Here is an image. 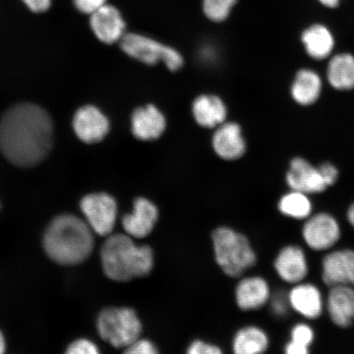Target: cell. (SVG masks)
Segmentation results:
<instances>
[{
  "instance_id": "8992f818",
  "label": "cell",
  "mask_w": 354,
  "mask_h": 354,
  "mask_svg": "<svg viewBox=\"0 0 354 354\" xmlns=\"http://www.w3.org/2000/svg\"><path fill=\"white\" fill-rule=\"evenodd\" d=\"M97 328L101 338L113 347L127 348L140 339L142 324L129 308H108L100 313Z\"/></svg>"
},
{
  "instance_id": "4dcf8cb0",
  "label": "cell",
  "mask_w": 354,
  "mask_h": 354,
  "mask_svg": "<svg viewBox=\"0 0 354 354\" xmlns=\"http://www.w3.org/2000/svg\"><path fill=\"white\" fill-rule=\"evenodd\" d=\"M75 6L80 12L91 15L104 6L107 0H73Z\"/></svg>"
},
{
  "instance_id": "5b68a950",
  "label": "cell",
  "mask_w": 354,
  "mask_h": 354,
  "mask_svg": "<svg viewBox=\"0 0 354 354\" xmlns=\"http://www.w3.org/2000/svg\"><path fill=\"white\" fill-rule=\"evenodd\" d=\"M120 46L128 56L146 65L162 63L171 72H177L184 66V57L176 48L144 35L126 33Z\"/></svg>"
},
{
  "instance_id": "ba28073f",
  "label": "cell",
  "mask_w": 354,
  "mask_h": 354,
  "mask_svg": "<svg viewBox=\"0 0 354 354\" xmlns=\"http://www.w3.org/2000/svg\"><path fill=\"white\" fill-rule=\"evenodd\" d=\"M302 234L306 245L315 251L331 249L342 237L337 220L327 212L310 216L304 225Z\"/></svg>"
},
{
  "instance_id": "cb8c5ba5",
  "label": "cell",
  "mask_w": 354,
  "mask_h": 354,
  "mask_svg": "<svg viewBox=\"0 0 354 354\" xmlns=\"http://www.w3.org/2000/svg\"><path fill=\"white\" fill-rule=\"evenodd\" d=\"M268 345L267 334L259 327L250 326L237 332L232 346L237 354H258L267 351Z\"/></svg>"
},
{
  "instance_id": "e575fe53",
  "label": "cell",
  "mask_w": 354,
  "mask_h": 354,
  "mask_svg": "<svg viewBox=\"0 0 354 354\" xmlns=\"http://www.w3.org/2000/svg\"><path fill=\"white\" fill-rule=\"evenodd\" d=\"M323 6L329 8H335L339 6L342 0H317Z\"/></svg>"
},
{
  "instance_id": "9a60e30c",
  "label": "cell",
  "mask_w": 354,
  "mask_h": 354,
  "mask_svg": "<svg viewBox=\"0 0 354 354\" xmlns=\"http://www.w3.org/2000/svg\"><path fill=\"white\" fill-rule=\"evenodd\" d=\"M90 22L93 32L104 44L120 41L126 34V24L121 12L108 4L92 13Z\"/></svg>"
},
{
  "instance_id": "9c48e42d",
  "label": "cell",
  "mask_w": 354,
  "mask_h": 354,
  "mask_svg": "<svg viewBox=\"0 0 354 354\" xmlns=\"http://www.w3.org/2000/svg\"><path fill=\"white\" fill-rule=\"evenodd\" d=\"M212 147L219 158L237 160L245 153L247 143L242 128L234 122H225L216 127L212 137Z\"/></svg>"
},
{
  "instance_id": "d590c367",
  "label": "cell",
  "mask_w": 354,
  "mask_h": 354,
  "mask_svg": "<svg viewBox=\"0 0 354 354\" xmlns=\"http://www.w3.org/2000/svg\"><path fill=\"white\" fill-rule=\"evenodd\" d=\"M347 219L354 229V203L349 206L347 212Z\"/></svg>"
},
{
  "instance_id": "8fae6325",
  "label": "cell",
  "mask_w": 354,
  "mask_h": 354,
  "mask_svg": "<svg viewBox=\"0 0 354 354\" xmlns=\"http://www.w3.org/2000/svg\"><path fill=\"white\" fill-rule=\"evenodd\" d=\"M286 183L292 190L308 194L326 192L327 185L319 167H315L306 159L295 158L286 174Z\"/></svg>"
},
{
  "instance_id": "2e32d148",
  "label": "cell",
  "mask_w": 354,
  "mask_h": 354,
  "mask_svg": "<svg viewBox=\"0 0 354 354\" xmlns=\"http://www.w3.org/2000/svg\"><path fill=\"white\" fill-rule=\"evenodd\" d=\"M274 265L278 276L290 284H299L308 276L306 254L299 246L288 245L283 248Z\"/></svg>"
},
{
  "instance_id": "836d02e7",
  "label": "cell",
  "mask_w": 354,
  "mask_h": 354,
  "mask_svg": "<svg viewBox=\"0 0 354 354\" xmlns=\"http://www.w3.org/2000/svg\"><path fill=\"white\" fill-rule=\"evenodd\" d=\"M30 11L34 12H44L48 10L51 6L52 0H22Z\"/></svg>"
},
{
  "instance_id": "4fadbf2b",
  "label": "cell",
  "mask_w": 354,
  "mask_h": 354,
  "mask_svg": "<svg viewBox=\"0 0 354 354\" xmlns=\"http://www.w3.org/2000/svg\"><path fill=\"white\" fill-rule=\"evenodd\" d=\"M131 121L133 136L142 141L160 138L167 125L165 113L153 104L137 108L131 115Z\"/></svg>"
},
{
  "instance_id": "4316f807",
  "label": "cell",
  "mask_w": 354,
  "mask_h": 354,
  "mask_svg": "<svg viewBox=\"0 0 354 354\" xmlns=\"http://www.w3.org/2000/svg\"><path fill=\"white\" fill-rule=\"evenodd\" d=\"M238 0H203V15L211 21L220 24L228 19Z\"/></svg>"
},
{
  "instance_id": "d6a6232c",
  "label": "cell",
  "mask_w": 354,
  "mask_h": 354,
  "mask_svg": "<svg viewBox=\"0 0 354 354\" xmlns=\"http://www.w3.org/2000/svg\"><path fill=\"white\" fill-rule=\"evenodd\" d=\"M319 168L327 187H330L334 185L339 178L337 168L330 162L322 163Z\"/></svg>"
},
{
  "instance_id": "ac0fdd59",
  "label": "cell",
  "mask_w": 354,
  "mask_h": 354,
  "mask_svg": "<svg viewBox=\"0 0 354 354\" xmlns=\"http://www.w3.org/2000/svg\"><path fill=\"white\" fill-rule=\"evenodd\" d=\"M326 309L332 322L340 328H348L354 322V287H330Z\"/></svg>"
},
{
  "instance_id": "f546056e",
  "label": "cell",
  "mask_w": 354,
  "mask_h": 354,
  "mask_svg": "<svg viewBox=\"0 0 354 354\" xmlns=\"http://www.w3.org/2000/svg\"><path fill=\"white\" fill-rule=\"evenodd\" d=\"M189 354H220L223 353L221 349L216 345L202 342V340H194L190 344L187 349Z\"/></svg>"
},
{
  "instance_id": "8d00e7d4",
  "label": "cell",
  "mask_w": 354,
  "mask_h": 354,
  "mask_svg": "<svg viewBox=\"0 0 354 354\" xmlns=\"http://www.w3.org/2000/svg\"><path fill=\"white\" fill-rule=\"evenodd\" d=\"M6 351V339L3 337L2 331L0 330V354L3 353Z\"/></svg>"
},
{
  "instance_id": "74e56055",
  "label": "cell",
  "mask_w": 354,
  "mask_h": 354,
  "mask_svg": "<svg viewBox=\"0 0 354 354\" xmlns=\"http://www.w3.org/2000/svg\"><path fill=\"white\" fill-rule=\"evenodd\" d=\"M0 207H1V205H0Z\"/></svg>"
},
{
  "instance_id": "5bb4252c",
  "label": "cell",
  "mask_w": 354,
  "mask_h": 354,
  "mask_svg": "<svg viewBox=\"0 0 354 354\" xmlns=\"http://www.w3.org/2000/svg\"><path fill=\"white\" fill-rule=\"evenodd\" d=\"M158 219V209L145 198H137L131 214L122 218V227L128 236L136 239L147 237L152 232Z\"/></svg>"
},
{
  "instance_id": "3957f363",
  "label": "cell",
  "mask_w": 354,
  "mask_h": 354,
  "mask_svg": "<svg viewBox=\"0 0 354 354\" xmlns=\"http://www.w3.org/2000/svg\"><path fill=\"white\" fill-rule=\"evenodd\" d=\"M101 262L106 276L128 281L149 275L153 268V252L148 245H137L128 234H114L102 247Z\"/></svg>"
},
{
  "instance_id": "7c38bea8",
  "label": "cell",
  "mask_w": 354,
  "mask_h": 354,
  "mask_svg": "<svg viewBox=\"0 0 354 354\" xmlns=\"http://www.w3.org/2000/svg\"><path fill=\"white\" fill-rule=\"evenodd\" d=\"M73 126L78 138L86 144L100 142L109 131L108 118L93 105L84 106L77 111Z\"/></svg>"
},
{
  "instance_id": "44dd1931",
  "label": "cell",
  "mask_w": 354,
  "mask_h": 354,
  "mask_svg": "<svg viewBox=\"0 0 354 354\" xmlns=\"http://www.w3.org/2000/svg\"><path fill=\"white\" fill-rule=\"evenodd\" d=\"M301 39L307 54L316 60L326 59L335 46L333 35L326 26L322 24L310 26L304 30Z\"/></svg>"
},
{
  "instance_id": "30bf717a",
  "label": "cell",
  "mask_w": 354,
  "mask_h": 354,
  "mask_svg": "<svg viewBox=\"0 0 354 354\" xmlns=\"http://www.w3.org/2000/svg\"><path fill=\"white\" fill-rule=\"evenodd\" d=\"M322 278L328 287H354V250L330 252L322 260Z\"/></svg>"
},
{
  "instance_id": "52a82bcc",
  "label": "cell",
  "mask_w": 354,
  "mask_h": 354,
  "mask_svg": "<svg viewBox=\"0 0 354 354\" xmlns=\"http://www.w3.org/2000/svg\"><path fill=\"white\" fill-rule=\"evenodd\" d=\"M81 209L88 225L100 236L113 232L118 216L117 202L105 193L88 194L81 201Z\"/></svg>"
},
{
  "instance_id": "ffe728a7",
  "label": "cell",
  "mask_w": 354,
  "mask_h": 354,
  "mask_svg": "<svg viewBox=\"0 0 354 354\" xmlns=\"http://www.w3.org/2000/svg\"><path fill=\"white\" fill-rule=\"evenodd\" d=\"M270 297V286L263 277H251L243 279L236 287V303L243 311H253L263 308L268 302Z\"/></svg>"
},
{
  "instance_id": "277c9868",
  "label": "cell",
  "mask_w": 354,
  "mask_h": 354,
  "mask_svg": "<svg viewBox=\"0 0 354 354\" xmlns=\"http://www.w3.org/2000/svg\"><path fill=\"white\" fill-rule=\"evenodd\" d=\"M212 239L216 263L225 275L241 277L255 265V252L243 234L221 227L212 232Z\"/></svg>"
},
{
  "instance_id": "d4e9b609",
  "label": "cell",
  "mask_w": 354,
  "mask_h": 354,
  "mask_svg": "<svg viewBox=\"0 0 354 354\" xmlns=\"http://www.w3.org/2000/svg\"><path fill=\"white\" fill-rule=\"evenodd\" d=\"M278 209L288 218L304 220L311 216L313 205L308 194L291 189L281 198Z\"/></svg>"
},
{
  "instance_id": "484cf974",
  "label": "cell",
  "mask_w": 354,
  "mask_h": 354,
  "mask_svg": "<svg viewBox=\"0 0 354 354\" xmlns=\"http://www.w3.org/2000/svg\"><path fill=\"white\" fill-rule=\"evenodd\" d=\"M291 339L286 345L285 351L287 354H307L309 347L314 340V331L307 324L300 323L291 330Z\"/></svg>"
},
{
  "instance_id": "d6986e66",
  "label": "cell",
  "mask_w": 354,
  "mask_h": 354,
  "mask_svg": "<svg viewBox=\"0 0 354 354\" xmlns=\"http://www.w3.org/2000/svg\"><path fill=\"white\" fill-rule=\"evenodd\" d=\"M290 307L310 320L317 319L324 309L321 291L309 283H299L288 295Z\"/></svg>"
},
{
  "instance_id": "603a6c76",
  "label": "cell",
  "mask_w": 354,
  "mask_h": 354,
  "mask_svg": "<svg viewBox=\"0 0 354 354\" xmlns=\"http://www.w3.org/2000/svg\"><path fill=\"white\" fill-rule=\"evenodd\" d=\"M327 78L336 90H352L354 88V57L340 54L332 57L327 68Z\"/></svg>"
},
{
  "instance_id": "1f68e13d",
  "label": "cell",
  "mask_w": 354,
  "mask_h": 354,
  "mask_svg": "<svg viewBox=\"0 0 354 354\" xmlns=\"http://www.w3.org/2000/svg\"><path fill=\"white\" fill-rule=\"evenodd\" d=\"M289 307H290L289 297L284 294H277L272 299V310L277 316L286 315Z\"/></svg>"
},
{
  "instance_id": "e0dca14e",
  "label": "cell",
  "mask_w": 354,
  "mask_h": 354,
  "mask_svg": "<svg viewBox=\"0 0 354 354\" xmlns=\"http://www.w3.org/2000/svg\"><path fill=\"white\" fill-rule=\"evenodd\" d=\"M192 113L194 120L206 129H215L227 122L228 110L225 102L214 94H203L193 101Z\"/></svg>"
},
{
  "instance_id": "6da1fadb",
  "label": "cell",
  "mask_w": 354,
  "mask_h": 354,
  "mask_svg": "<svg viewBox=\"0 0 354 354\" xmlns=\"http://www.w3.org/2000/svg\"><path fill=\"white\" fill-rule=\"evenodd\" d=\"M54 126L39 106L24 103L12 106L0 118V150L12 165H38L50 151Z\"/></svg>"
},
{
  "instance_id": "7402d4cb",
  "label": "cell",
  "mask_w": 354,
  "mask_h": 354,
  "mask_svg": "<svg viewBox=\"0 0 354 354\" xmlns=\"http://www.w3.org/2000/svg\"><path fill=\"white\" fill-rule=\"evenodd\" d=\"M322 88L319 75L311 69H301L292 83L291 96L300 105H311L319 98Z\"/></svg>"
},
{
  "instance_id": "f1b7e54d",
  "label": "cell",
  "mask_w": 354,
  "mask_h": 354,
  "mask_svg": "<svg viewBox=\"0 0 354 354\" xmlns=\"http://www.w3.org/2000/svg\"><path fill=\"white\" fill-rule=\"evenodd\" d=\"M126 353L129 354H155L158 353L156 346L148 339H138L130 346L126 348Z\"/></svg>"
},
{
  "instance_id": "83f0119b",
  "label": "cell",
  "mask_w": 354,
  "mask_h": 354,
  "mask_svg": "<svg viewBox=\"0 0 354 354\" xmlns=\"http://www.w3.org/2000/svg\"><path fill=\"white\" fill-rule=\"evenodd\" d=\"M66 353L68 354H97L100 351L96 345L90 340L81 339L71 344Z\"/></svg>"
},
{
  "instance_id": "7a4b0ae2",
  "label": "cell",
  "mask_w": 354,
  "mask_h": 354,
  "mask_svg": "<svg viewBox=\"0 0 354 354\" xmlns=\"http://www.w3.org/2000/svg\"><path fill=\"white\" fill-rule=\"evenodd\" d=\"M44 247L56 263L74 265L83 262L94 247L90 225L76 216H57L48 225L44 236Z\"/></svg>"
}]
</instances>
